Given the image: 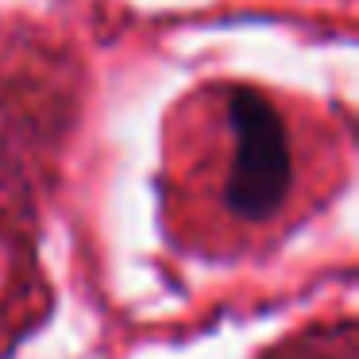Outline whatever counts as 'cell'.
Here are the masks:
<instances>
[{
    "label": "cell",
    "instance_id": "cell-1",
    "mask_svg": "<svg viewBox=\"0 0 359 359\" xmlns=\"http://www.w3.org/2000/svg\"><path fill=\"white\" fill-rule=\"evenodd\" d=\"M228 124L236 135V158L224 182V201L240 220H266L278 212L294 182L282 116L263 93L236 89L228 101Z\"/></svg>",
    "mask_w": 359,
    "mask_h": 359
}]
</instances>
